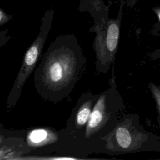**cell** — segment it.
<instances>
[{
	"label": "cell",
	"mask_w": 160,
	"mask_h": 160,
	"mask_svg": "<svg viewBox=\"0 0 160 160\" xmlns=\"http://www.w3.org/2000/svg\"><path fill=\"white\" fill-rule=\"evenodd\" d=\"M125 109L113 71L108 88L99 94L93 106L78 144V156L81 159H86L90 154L99 153L100 139L112 131L124 113Z\"/></svg>",
	"instance_id": "7a4b0ae2"
},
{
	"label": "cell",
	"mask_w": 160,
	"mask_h": 160,
	"mask_svg": "<svg viewBox=\"0 0 160 160\" xmlns=\"http://www.w3.org/2000/svg\"><path fill=\"white\" fill-rule=\"evenodd\" d=\"M141 152H160V136L146 130L136 114L124 113L112 131L99 140V153L119 156Z\"/></svg>",
	"instance_id": "3957f363"
},
{
	"label": "cell",
	"mask_w": 160,
	"mask_h": 160,
	"mask_svg": "<svg viewBox=\"0 0 160 160\" xmlns=\"http://www.w3.org/2000/svg\"><path fill=\"white\" fill-rule=\"evenodd\" d=\"M154 11L156 13L159 19V21H160V8H156L154 9Z\"/></svg>",
	"instance_id": "8fae6325"
},
{
	"label": "cell",
	"mask_w": 160,
	"mask_h": 160,
	"mask_svg": "<svg viewBox=\"0 0 160 160\" xmlns=\"http://www.w3.org/2000/svg\"><path fill=\"white\" fill-rule=\"evenodd\" d=\"M86 62L74 37L60 38L52 44L43 67V81L54 99H62L72 92Z\"/></svg>",
	"instance_id": "6da1fadb"
},
{
	"label": "cell",
	"mask_w": 160,
	"mask_h": 160,
	"mask_svg": "<svg viewBox=\"0 0 160 160\" xmlns=\"http://www.w3.org/2000/svg\"><path fill=\"white\" fill-rule=\"evenodd\" d=\"M1 139L0 138V142H1Z\"/></svg>",
	"instance_id": "7c38bea8"
},
{
	"label": "cell",
	"mask_w": 160,
	"mask_h": 160,
	"mask_svg": "<svg viewBox=\"0 0 160 160\" xmlns=\"http://www.w3.org/2000/svg\"><path fill=\"white\" fill-rule=\"evenodd\" d=\"M11 19V16L7 14L2 9L0 8V26L6 23Z\"/></svg>",
	"instance_id": "9c48e42d"
},
{
	"label": "cell",
	"mask_w": 160,
	"mask_h": 160,
	"mask_svg": "<svg viewBox=\"0 0 160 160\" xmlns=\"http://www.w3.org/2000/svg\"><path fill=\"white\" fill-rule=\"evenodd\" d=\"M150 59L153 61L160 59V48L154 50L151 53Z\"/></svg>",
	"instance_id": "30bf717a"
},
{
	"label": "cell",
	"mask_w": 160,
	"mask_h": 160,
	"mask_svg": "<svg viewBox=\"0 0 160 160\" xmlns=\"http://www.w3.org/2000/svg\"><path fill=\"white\" fill-rule=\"evenodd\" d=\"M148 89L156 103V107L158 114L157 121L160 126V87L153 82H150L148 84Z\"/></svg>",
	"instance_id": "ba28073f"
},
{
	"label": "cell",
	"mask_w": 160,
	"mask_h": 160,
	"mask_svg": "<svg viewBox=\"0 0 160 160\" xmlns=\"http://www.w3.org/2000/svg\"><path fill=\"white\" fill-rule=\"evenodd\" d=\"M58 134L52 131L45 129H37L29 132L28 139L30 144L40 146L54 143L58 140Z\"/></svg>",
	"instance_id": "52a82bcc"
},
{
	"label": "cell",
	"mask_w": 160,
	"mask_h": 160,
	"mask_svg": "<svg viewBox=\"0 0 160 160\" xmlns=\"http://www.w3.org/2000/svg\"><path fill=\"white\" fill-rule=\"evenodd\" d=\"M50 26L51 22L43 20L38 36L26 51L21 67L8 98L7 105L8 108L14 106L19 100L22 86L32 72L41 55L49 31Z\"/></svg>",
	"instance_id": "5b68a950"
},
{
	"label": "cell",
	"mask_w": 160,
	"mask_h": 160,
	"mask_svg": "<svg viewBox=\"0 0 160 160\" xmlns=\"http://www.w3.org/2000/svg\"><path fill=\"white\" fill-rule=\"evenodd\" d=\"M120 22L119 18L109 19L105 24L94 26L91 29L96 34L92 48L96 55L95 68L99 72L106 74L114 62L119 44Z\"/></svg>",
	"instance_id": "277c9868"
},
{
	"label": "cell",
	"mask_w": 160,
	"mask_h": 160,
	"mask_svg": "<svg viewBox=\"0 0 160 160\" xmlns=\"http://www.w3.org/2000/svg\"><path fill=\"white\" fill-rule=\"evenodd\" d=\"M98 94L85 92L79 98L72 111L67 122L65 135L69 146V150L74 155L78 156V144L84 132L86 126Z\"/></svg>",
	"instance_id": "8992f818"
}]
</instances>
